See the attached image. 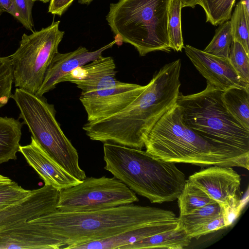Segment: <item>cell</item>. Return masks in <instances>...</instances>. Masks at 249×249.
<instances>
[{
    "label": "cell",
    "mask_w": 249,
    "mask_h": 249,
    "mask_svg": "<svg viewBox=\"0 0 249 249\" xmlns=\"http://www.w3.org/2000/svg\"><path fill=\"white\" fill-rule=\"evenodd\" d=\"M34 2L33 0H13L12 16L26 29L32 32H34V27L32 18V8Z\"/></svg>",
    "instance_id": "f546056e"
},
{
    "label": "cell",
    "mask_w": 249,
    "mask_h": 249,
    "mask_svg": "<svg viewBox=\"0 0 249 249\" xmlns=\"http://www.w3.org/2000/svg\"><path fill=\"white\" fill-rule=\"evenodd\" d=\"M13 68L10 56H0V108L6 105L12 95Z\"/></svg>",
    "instance_id": "4316f807"
},
{
    "label": "cell",
    "mask_w": 249,
    "mask_h": 249,
    "mask_svg": "<svg viewBox=\"0 0 249 249\" xmlns=\"http://www.w3.org/2000/svg\"><path fill=\"white\" fill-rule=\"evenodd\" d=\"M0 7L3 12L10 14L13 13V0H0Z\"/></svg>",
    "instance_id": "836d02e7"
},
{
    "label": "cell",
    "mask_w": 249,
    "mask_h": 249,
    "mask_svg": "<svg viewBox=\"0 0 249 249\" xmlns=\"http://www.w3.org/2000/svg\"><path fill=\"white\" fill-rule=\"evenodd\" d=\"M171 0H119L110 4L106 20L119 45H132L140 56L170 52L167 31Z\"/></svg>",
    "instance_id": "277c9868"
},
{
    "label": "cell",
    "mask_w": 249,
    "mask_h": 249,
    "mask_svg": "<svg viewBox=\"0 0 249 249\" xmlns=\"http://www.w3.org/2000/svg\"><path fill=\"white\" fill-rule=\"evenodd\" d=\"M222 91L207 82L202 91L192 94L179 92L176 104L184 123L224 152L231 167L249 169V129L227 109Z\"/></svg>",
    "instance_id": "7a4b0ae2"
},
{
    "label": "cell",
    "mask_w": 249,
    "mask_h": 249,
    "mask_svg": "<svg viewBox=\"0 0 249 249\" xmlns=\"http://www.w3.org/2000/svg\"><path fill=\"white\" fill-rule=\"evenodd\" d=\"M2 12H3V11L2 10V9L0 7V16L1 15Z\"/></svg>",
    "instance_id": "ab89813d"
},
{
    "label": "cell",
    "mask_w": 249,
    "mask_h": 249,
    "mask_svg": "<svg viewBox=\"0 0 249 249\" xmlns=\"http://www.w3.org/2000/svg\"><path fill=\"white\" fill-rule=\"evenodd\" d=\"M188 180L203 190L222 207L237 195L241 178L231 167L213 165L193 174Z\"/></svg>",
    "instance_id": "7c38bea8"
},
{
    "label": "cell",
    "mask_w": 249,
    "mask_h": 249,
    "mask_svg": "<svg viewBox=\"0 0 249 249\" xmlns=\"http://www.w3.org/2000/svg\"><path fill=\"white\" fill-rule=\"evenodd\" d=\"M143 142L147 152L166 161L231 167L224 152L184 123L176 104L156 123Z\"/></svg>",
    "instance_id": "5b68a950"
},
{
    "label": "cell",
    "mask_w": 249,
    "mask_h": 249,
    "mask_svg": "<svg viewBox=\"0 0 249 249\" xmlns=\"http://www.w3.org/2000/svg\"><path fill=\"white\" fill-rule=\"evenodd\" d=\"M224 228L226 226L222 212L216 217L197 226L186 233L192 239H198L201 236Z\"/></svg>",
    "instance_id": "4dcf8cb0"
},
{
    "label": "cell",
    "mask_w": 249,
    "mask_h": 249,
    "mask_svg": "<svg viewBox=\"0 0 249 249\" xmlns=\"http://www.w3.org/2000/svg\"><path fill=\"white\" fill-rule=\"evenodd\" d=\"M191 240L185 231L176 228L123 246L120 249H182L188 246Z\"/></svg>",
    "instance_id": "ac0fdd59"
},
{
    "label": "cell",
    "mask_w": 249,
    "mask_h": 249,
    "mask_svg": "<svg viewBox=\"0 0 249 249\" xmlns=\"http://www.w3.org/2000/svg\"><path fill=\"white\" fill-rule=\"evenodd\" d=\"M146 86L116 80L99 89L81 92L79 100L88 122L100 120L124 109L145 89Z\"/></svg>",
    "instance_id": "9c48e42d"
},
{
    "label": "cell",
    "mask_w": 249,
    "mask_h": 249,
    "mask_svg": "<svg viewBox=\"0 0 249 249\" xmlns=\"http://www.w3.org/2000/svg\"><path fill=\"white\" fill-rule=\"evenodd\" d=\"M240 1L243 5L246 18L249 21V0H241Z\"/></svg>",
    "instance_id": "d590c367"
},
{
    "label": "cell",
    "mask_w": 249,
    "mask_h": 249,
    "mask_svg": "<svg viewBox=\"0 0 249 249\" xmlns=\"http://www.w3.org/2000/svg\"><path fill=\"white\" fill-rule=\"evenodd\" d=\"M229 60L241 79L249 84V54L236 41L232 43Z\"/></svg>",
    "instance_id": "83f0119b"
},
{
    "label": "cell",
    "mask_w": 249,
    "mask_h": 249,
    "mask_svg": "<svg viewBox=\"0 0 249 249\" xmlns=\"http://www.w3.org/2000/svg\"><path fill=\"white\" fill-rule=\"evenodd\" d=\"M138 201L136 193L114 177H86L78 184L59 191L57 209L65 212L92 211Z\"/></svg>",
    "instance_id": "ba28073f"
},
{
    "label": "cell",
    "mask_w": 249,
    "mask_h": 249,
    "mask_svg": "<svg viewBox=\"0 0 249 249\" xmlns=\"http://www.w3.org/2000/svg\"><path fill=\"white\" fill-rule=\"evenodd\" d=\"M242 203L237 195L232 196L226 205L221 207L226 228L231 226L238 217L241 212Z\"/></svg>",
    "instance_id": "1f68e13d"
},
{
    "label": "cell",
    "mask_w": 249,
    "mask_h": 249,
    "mask_svg": "<svg viewBox=\"0 0 249 249\" xmlns=\"http://www.w3.org/2000/svg\"><path fill=\"white\" fill-rule=\"evenodd\" d=\"M181 3V8L190 7L195 8L197 5L198 0H180Z\"/></svg>",
    "instance_id": "e575fe53"
},
{
    "label": "cell",
    "mask_w": 249,
    "mask_h": 249,
    "mask_svg": "<svg viewBox=\"0 0 249 249\" xmlns=\"http://www.w3.org/2000/svg\"><path fill=\"white\" fill-rule=\"evenodd\" d=\"M60 21L30 35L23 34L16 51L10 56L15 86L36 94L55 54L65 32L59 29Z\"/></svg>",
    "instance_id": "52a82bcc"
},
{
    "label": "cell",
    "mask_w": 249,
    "mask_h": 249,
    "mask_svg": "<svg viewBox=\"0 0 249 249\" xmlns=\"http://www.w3.org/2000/svg\"><path fill=\"white\" fill-rule=\"evenodd\" d=\"M230 21L233 40L239 42L249 54V21L240 1L237 4Z\"/></svg>",
    "instance_id": "484cf974"
},
{
    "label": "cell",
    "mask_w": 249,
    "mask_h": 249,
    "mask_svg": "<svg viewBox=\"0 0 249 249\" xmlns=\"http://www.w3.org/2000/svg\"><path fill=\"white\" fill-rule=\"evenodd\" d=\"M185 53L199 73L215 88L224 91L232 87L249 88L231 65L229 59L216 56L189 45Z\"/></svg>",
    "instance_id": "8fae6325"
},
{
    "label": "cell",
    "mask_w": 249,
    "mask_h": 249,
    "mask_svg": "<svg viewBox=\"0 0 249 249\" xmlns=\"http://www.w3.org/2000/svg\"><path fill=\"white\" fill-rule=\"evenodd\" d=\"M116 65L111 56H103L79 66L63 76L60 82L75 84L82 92L96 90L112 84L117 79Z\"/></svg>",
    "instance_id": "9a60e30c"
},
{
    "label": "cell",
    "mask_w": 249,
    "mask_h": 249,
    "mask_svg": "<svg viewBox=\"0 0 249 249\" xmlns=\"http://www.w3.org/2000/svg\"><path fill=\"white\" fill-rule=\"evenodd\" d=\"M221 213V207L217 203L206 205L189 214H179L177 228L187 232L197 226L216 217Z\"/></svg>",
    "instance_id": "7402d4cb"
},
{
    "label": "cell",
    "mask_w": 249,
    "mask_h": 249,
    "mask_svg": "<svg viewBox=\"0 0 249 249\" xmlns=\"http://www.w3.org/2000/svg\"><path fill=\"white\" fill-rule=\"evenodd\" d=\"M74 0H51L48 12L59 16L68 9Z\"/></svg>",
    "instance_id": "d6a6232c"
},
{
    "label": "cell",
    "mask_w": 249,
    "mask_h": 249,
    "mask_svg": "<svg viewBox=\"0 0 249 249\" xmlns=\"http://www.w3.org/2000/svg\"><path fill=\"white\" fill-rule=\"evenodd\" d=\"M105 169L153 203L177 199L186 182L175 163L142 150L112 142L103 145Z\"/></svg>",
    "instance_id": "3957f363"
},
{
    "label": "cell",
    "mask_w": 249,
    "mask_h": 249,
    "mask_svg": "<svg viewBox=\"0 0 249 249\" xmlns=\"http://www.w3.org/2000/svg\"><path fill=\"white\" fill-rule=\"evenodd\" d=\"M93 0H78V2L81 4H89Z\"/></svg>",
    "instance_id": "74e56055"
},
{
    "label": "cell",
    "mask_w": 249,
    "mask_h": 249,
    "mask_svg": "<svg viewBox=\"0 0 249 249\" xmlns=\"http://www.w3.org/2000/svg\"><path fill=\"white\" fill-rule=\"evenodd\" d=\"M172 211L132 203L97 211L65 212L56 210L28 221L42 226L48 249H71L128 230L157 225H177Z\"/></svg>",
    "instance_id": "6da1fadb"
},
{
    "label": "cell",
    "mask_w": 249,
    "mask_h": 249,
    "mask_svg": "<svg viewBox=\"0 0 249 249\" xmlns=\"http://www.w3.org/2000/svg\"><path fill=\"white\" fill-rule=\"evenodd\" d=\"M0 249H47L46 232L41 225L25 221L0 231Z\"/></svg>",
    "instance_id": "2e32d148"
},
{
    "label": "cell",
    "mask_w": 249,
    "mask_h": 249,
    "mask_svg": "<svg viewBox=\"0 0 249 249\" xmlns=\"http://www.w3.org/2000/svg\"><path fill=\"white\" fill-rule=\"evenodd\" d=\"M33 0L34 1H40L43 2L44 3H47V2H48L50 1L51 0Z\"/></svg>",
    "instance_id": "f35d334b"
},
{
    "label": "cell",
    "mask_w": 249,
    "mask_h": 249,
    "mask_svg": "<svg viewBox=\"0 0 249 249\" xmlns=\"http://www.w3.org/2000/svg\"><path fill=\"white\" fill-rule=\"evenodd\" d=\"M233 41L231 21L227 20L220 25L213 39L203 51L216 56L229 59Z\"/></svg>",
    "instance_id": "d4e9b609"
},
{
    "label": "cell",
    "mask_w": 249,
    "mask_h": 249,
    "mask_svg": "<svg viewBox=\"0 0 249 249\" xmlns=\"http://www.w3.org/2000/svg\"><path fill=\"white\" fill-rule=\"evenodd\" d=\"M32 190H26L17 182L0 183V208L13 204L26 197Z\"/></svg>",
    "instance_id": "f1b7e54d"
},
{
    "label": "cell",
    "mask_w": 249,
    "mask_h": 249,
    "mask_svg": "<svg viewBox=\"0 0 249 249\" xmlns=\"http://www.w3.org/2000/svg\"><path fill=\"white\" fill-rule=\"evenodd\" d=\"M59 191L44 185L21 200L0 208V231L57 210Z\"/></svg>",
    "instance_id": "30bf717a"
},
{
    "label": "cell",
    "mask_w": 249,
    "mask_h": 249,
    "mask_svg": "<svg viewBox=\"0 0 249 249\" xmlns=\"http://www.w3.org/2000/svg\"><path fill=\"white\" fill-rule=\"evenodd\" d=\"M19 111V118L28 126L32 137L60 166L82 181L86 178L79 165L77 150L57 122L54 105L45 97L16 88L11 96Z\"/></svg>",
    "instance_id": "8992f818"
},
{
    "label": "cell",
    "mask_w": 249,
    "mask_h": 249,
    "mask_svg": "<svg viewBox=\"0 0 249 249\" xmlns=\"http://www.w3.org/2000/svg\"><path fill=\"white\" fill-rule=\"evenodd\" d=\"M177 225H151L126 231L113 236L78 245L74 249H120L154 234L175 229Z\"/></svg>",
    "instance_id": "e0dca14e"
},
{
    "label": "cell",
    "mask_w": 249,
    "mask_h": 249,
    "mask_svg": "<svg viewBox=\"0 0 249 249\" xmlns=\"http://www.w3.org/2000/svg\"><path fill=\"white\" fill-rule=\"evenodd\" d=\"M181 3L180 0H171L168 15L167 31L171 49L181 52L184 43L181 26Z\"/></svg>",
    "instance_id": "cb8c5ba5"
},
{
    "label": "cell",
    "mask_w": 249,
    "mask_h": 249,
    "mask_svg": "<svg viewBox=\"0 0 249 249\" xmlns=\"http://www.w3.org/2000/svg\"><path fill=\"white\" fill-rule=\"evenodd\" d=\"M116 44L119 45V41L115 38L113 41L94 51L89 52L85 47H79L69 53L57 52L50 64L41 86L36 94L43 96L53 89L65 75L79 66L102 56L104 51Z\"/></svg>",
    "instance_id": "5bb4252c"
},
{
    "label": "cell",
    "mask_w": 249,
    "mask_h": 249,
    "mask_svg": "<svg viewBox=\"0 0 249 249\" xmlns=\"http://www.w3.org/2000/svg\"><path fill=\"white\" fill-rule=\"evenodd\" d=\"M235 0H198L197 4L204 9L206 22L214 26L230 19Z\"/></svg>",
    "instance_id": "603a6c76"
},
{
    "label": "cell",
    "mask_w": 249,
    "mask_h": 249,
    "mask_svg": "<svg viewBox=\"0 0 249 249\" xmlns=\"http://www.w3.org/2000/svg\"><path fill=\"white\" fill-rule=\"evenodd\" d=\"M177 199L180 215L189 214L206 205L216 203L203 190L188 179Z\"/></svg>",
    "instance_id": "44dd1931"
},
{
    "label": "cell",
    "mask_w": 249,
    "mask_h": 249,
    "mask_svg": "<svg viewBox=\"0 0 249 249\" xmlns=\"http://www.w3.org/2000/svg\"><path fill=\"white\" fill-rule=\"evenodd\" d=\"M23 124L19 119L0 117V164L17 159Z\"/></svg>",
    "instance_id": "d6986e66"
},
{
    "label": "cell",
    "mask_w": 249,
    "mask_h": 249,
    "mask_svg": "<svg viewBox=\"0 0 249 249\" xmlns=\"http://www.w3.org/2000/svg\"><path fill=\"white\" fill-rule=\"evenodd\" d=\"M222 99L231 115L249 129V88H231L222 92Z\"/></svg>",
    "instance_id": "ffe728a7"
},
{
    "label": "cell",
    "mask_w": 249,
    "mask_h": 249,
    "mask_svg": "<svg viewBox=\"0 0 249 249\" xmlns=\"http://www.w3.org/2000/svg\"><path fill=\"white\" fill-rule=\"evenodd\" d=\"M29 165L38 174L45 185L52 186L58 191L80 183L40 146L33 137L30 144L20 146L19 151Z\"/></svg>",
    "instance_id": "4fadbf2b"
},
{
    "label": "cell",
    "mask_w": 249,
    "mask_h": 249,
    "mask_svg": "<svg viewBox=\"0 0 249 249\" xmlns=\"http://www.w3.org/2000/svg\"><path fill=\"white\" fill-rule=\"evenodd\" d=\"M11 181L12 180L9 178L0 175V183L8 182Z\"/></svg>",
    "instance_id": "8d00e7d4"
}]
</instances>
